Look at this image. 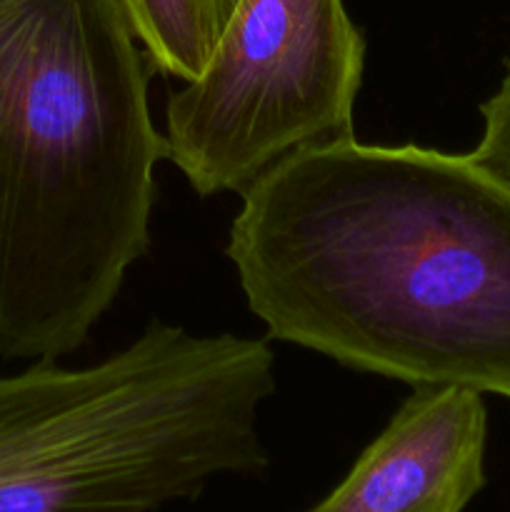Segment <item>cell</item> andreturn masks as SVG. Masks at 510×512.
Here are the masks:
<instances>
[{
    "mask_svg": "<svg viewBox=\"0 0 510 512\" xmlns=\"http://www.w3.org/2000/svg\"><path fill=\"white\" fill-rule=\"evenodd\" d=\"M240 198L225 255L268 338L510 400V185L470 153L350 135Z\"/></svg>",
    "mask_w": 510,
    "mask_h": 512,
    "instance_id": "obj_1",
    "label": "cell"
},
{
    "mask_svg": "<svg viewBox=\"0 0 510 512\" xmlns=\"http://www.w3.org/2000/svg\"><path fill=\"white\" fill-rule=\"evenodd\" d=\"M118 0H0V358L85 345L150 250L168 158Z\"/></svg>",
    "mask_w": 510,
    "mask_h": 512,
    "instance_id": "obj_2",
    "label": "cell"
},
{
    "mask_svg": "<svg viewBox=\"0 0 510 512\" xmlns=\"http://www.w3.org/2000/svg\"><path fill=\"white\" fill-rule=\"evenodd\" d=\"M268 340L153 320L85 368L0 375V512H160L215 480L258 475Z\"/></svg>",
    "mask_w": 510,
    "mask_h": 512,
    "instance_id": "obj_3",
    "label": "cell"
},
{
    "mask_svg": "<svg viewBox=\"0 0 510 512\" xmlns=\"http://www.w3.org/2000/svg\"><path fill=\"white\" fill-rule=\"evenodd\" d=\"M365 38L343 0H238L203 73L165 108L168 160L200 198L353 135Z\"/></svg>",
    "mask_w": 510,
    "mask_h": 512,
    "instance_id": "obj_4",
    "label": "cell"
},
{
    "mask_svg": "<svg viewBox=\"0 0 510 512\" xmlns=\"http://www.w3.org/2000/svg\"><path fill=\"white\" fill-rule=\"evenodd\" d=\"M485 448L483 393L415 388L348 475L305 512H465L488 480Z\"/></svg>",
    "mask_w": 510,
    "mask_h": 512,
    "instance_id": "obj_5",
    "label": "cell"
},
{
    "mask_svg": "<svg viewBox=\"0 0 510 512\" xmlns=\"http://www.w3.org/2000/svg\"><path fill=\"white\" fill-rule=\"evenodd\" d=\"M158 73L183 83L198 78L218 40L210 0H118Z\"/></svg>",
    "mask_w": 510,
    "mask_h": 512,
    "instance_id": "obj_6",
    "label": "cell"
},
{
    "mask_svg": "<svg viewBox=\"0 0 510 512\" xmlns=\"http://www.w3.org/2000/svg\"><path fill=\"white\" fill-rule=\"evenodd\" d=\"M483 133L470 158L500 183L510 185V60L498 88L480 105Z\"/></svg>",
    "mask_w": 510,
    "mask_h": 512,
    "instance_id": "obj_7",
    "label": "cell"
},
{
    "mask_svg": "<svg viewBox=\"0 0 510 512\" xmlns=\"http://www.w3.org/2000/svg\"><path fill=\"white\" fill-rule=\"evenodd\" d=\"M235 5H238V0H210V8H213V15H215V25H218V35L220 30H223V25L228 23Z\"/></svg>",
    "mask_w": 510,
    "mask_h": 512,
    "instance_id": "obj_8",
    "label": "cell"
}]
</instances>
